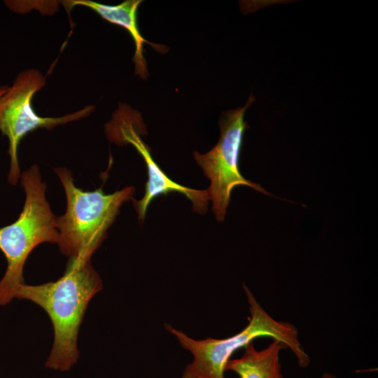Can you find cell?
Here are the masks:
<instances>
[{
  "mask_svg": "<svg viewBox=\"0 0 378 378\" xmlns=\"http://www.w3.org/2000/svg\"><path fill=\"white\" fill-rule=\"evenodd\" d=\"M102 288V281L90 259L77 258H69L64 274L56 281L20 286L15 298L43 308L53 326L54 342L46 368L66 372L77 363L80 324L90 300Z\"/></svg>",
  "mask_w": 378,
  "mask_h": 378,
  "instance_id": "cell-1",
  "label": "cell"
},
{
  "mask_svg": "<svg viewBox=\"0 0 378 378\" xmlns=\"http://www.w3.org/2000/svg\"><path fill=\"white\" fill-rule=\"evenodd\" d=\"M243 287L249 304L251 318L248 326L237 334L224 339L208 337L197 340L170 325L166 326L181 346L193 356L192 363L185 368L182 378H225V366L232 354L260 337L279 340L292 351L300 367L309 365L310 358L299 341L297 328L290 323L271 317L251 290L245 285Z\"/></svg>",
  "mask_w": 378,
  "mask_h": 378,
  "instance_id": "cell-2",
  "label": "cell"
},
{
  "mask_svg": "<svg viewBox=\"0 0 378 378\" xmlns=\"http://www.w3.org/2000/svg\"><path fill=\"white\" fill-rule=\"evenodd\" d=\"M21 184L25 202L18 218L0 228V250L7 260V268L0 281V306L15 298L24 284L23 267L31 251L43 242L57 243V217L46 198V186L37 165L23 172Z\"/></svg>",
  "mask_w": 378,
  "mask_h": 378,
  "instance_id": "cell-3",
  "label": "cell"
},
{
  "mask_svg": "<svg viewBox=\"0 0 378 378\" xmlns=\"http://www.w3.org/2000/svg\"><path fill=\"white\" fill-rule=\"evenodd\" d=\"M55 172L66 197V211L56 218L59 250L69 258L90 259L134 188L127 187L112 194H106L101 188L84 191L74 185L66 168L57 167Z\"/></svg>",
  "mask_w": 378,
  "mask_h": 378,
  "instance_id": "cell-4",
  "label": "cell"
},
{
  "mask_svg": "<svg viewBox=\"0 0 378 378\" xmlns=\"http://www.w3.org/2000/svg\"><path fill=\"white\" fill-rule=\"evenodd\" d=\"M254 101L255 97L251 94L244 106L224 112L219 121L220 134L218 143L206 153H193L195 161L210 180L206 190L212 201V211L219 222L225 219L234 187L247 186L271 195L259 184L245 178L239 170L243 136L248 127L244 114Z\"/></svg>",
  "mask_w": 378,
  "mask_h": 378,
  "instance_id": "cell-5",
  "label": "cell"
},
{
  "mask_svg": "<svg viewBox=\"0 0 378 378\" xmlns=\"http://www.w3.org/2000/svg\"><path fill=\"white\" fill-rule=\"evenodd\" d=\"M44 76L37 69L20 72L13 85L0 97V131L9 140L10 167L8 181L15 185L20 176L18 148L21 140L29 132L39 128L52 129L60 125L85 118L94 106L88 105L76 112L60 117H42L32 106L34 94L46 84Z\"/></svg>",
  "mask_w": 378,
  "mask_h": 378,
  "instance_id": "cell-6",
  "label": "cell"
},
{
  "mask_svg": "<svg viewBox=\"0 0 378 378\" xmlns=\"http://www.w3.org/2000/svg\"><path fill=\"white\" fill-rule=\"evenodd\" d=\"M141 123L140 114L125 106V108H119L108 126L110 134H113L118 141L134 146L146 165L148 178L144 195L139 201L132 199L139 219H144L146 210L155 197L174 191L186 195L192 202L195 211L201 214L206 212L209 200L207 190L192 189L168 177L153 160L150 148L140 137L139 126Z\"/></svg>",
  "mask_w": 378,
  "mask_h": 378,
  "instance_id": "cell-7",
  "label": "cell"
},
{
  "mask_svg": "<svg viewBox=\"0 0 378 378\" xmlns=\"http://www.w3.org/2000/svg\"><path fill=\"white\" fill-rule=\"evenodd\" d=\"M141 2V0H125L117 5H107L91 0H67L63 1L62 4L68 15L74 6H82L94 10L108 22L124 28L130 34L135 45L132 58L135 64V74L146 79L148 71L144 57V45H150L156 51L162 53L167 50L165 46L149 42L141 35L137 22V11Z\"/></svg>",
  "mask_w": 378,
  "mask_h": 378,
  "instance_id": "cell-8",
  "label": "cell"
},
{
  "mask_svg": "<svg viewBox=\"0 0 378 378\" xmlns=\"http://www.w3.org/2000/svg\"><path fill=\"white\" fill-rule=\"evenodd\" d=\"M286 346L277 340L265 349L258 351L252 342L244 346L237 359H229L225 370L234 372L240 378H284L279 361L281 350Z\"/></svg>",
  "mask_w": 378,
  "mask_h": 378,
  "instance_id": "cell-9",
  "label": "cell"
},
{
  "mask_svg": "<svg viewBox=\"0 0 378 378\" xmlns=\"http://www.w3.org/2000/svg\"><path fill=\"white\" fill-rule=\"evenodd\" d=\"M8 86L3 85L0 87V97L8 90Z\"/></svg>",
  "mask_w": 378,
  "mask_h": 378,
  "instance_id": "cell-10",
  "label": "cell"
},
{
  "mask_svg": "<svg viewBox=\"0 0 378 378\" xmlns=\"http://www.w3.org/2000/svg\"><path fill=\"white\" fill-rule=\"evenodd\" d=\"M322 378H336L335 376L330 373H325L323 374Z\"/></svg>",
  "mask_w": 378,
  "mask_h": 378,
  "instance_id": "cell-11",
  "label": "cell"
}]
</instances>
